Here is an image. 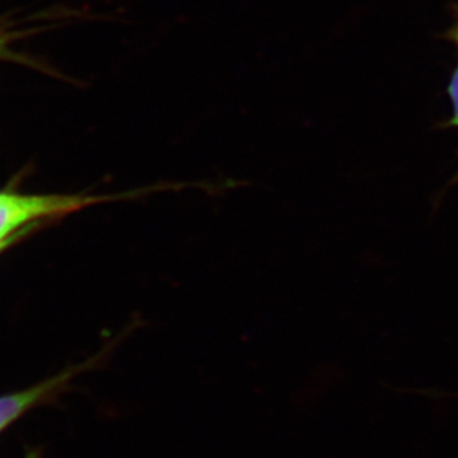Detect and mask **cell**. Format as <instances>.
Masks as SVG:
<instances>
[{
  "label": "cell",
  "instance_id": "6da1fadb",
  "mask_svg": "<svg viewBox=\"0 0 458 458\" xmlns=\"http://www.w3.org/2000/svg\"><path fill=\"white\" fill-rule=\"evenodd\" d=\"M130 195H26L0 191V243L24 239L48 221Z\"/></svg>",
  "mask_w": 458,
  "mask_h": 458
},
{
  "label": "cell",
  "instance_id": "7a4b0ae2",
  "mask_svg": "<svg viewBox=\"0 0 458 458\" xmlns=\"http://www.w3.org/2000/svg\"><path fill=\"white\" fill-rule=\"evenodd\" d=\"M448 91H450L451 101H453V106H454V117L451 121V125L458 126V65L454 74H453V79H451L450 89Z\"/></svg>",
  "mask_w": 458,
  "mask_h": 458
},
{
  "label": "cell",
  "instance_id": "3957f363",
  "mask_svg": "<svg viewBox=\"0 0 458 458\" xmlns=\"http://www.w3.org/2000/svg\"><path fill=\"white\" fill-rule=\"evenodd\" d=\"M0 60L20 61V63L26 61L24 56L21 58L20 54L9 49L8 39L2 33H0Z\"/></svg>",
  "mask_w": 458,
  "mask_h": 458
},
{
  "label": "cell",
  "instance_id": "277c9868",
  "mask_svg": "<svg viewBox=\"0 0 458 458\" xmlns=\"http://www.w3.org/2000/svg\"><path fill=\"white\" fill-rule=\"evenodd\" d=\"M20 241H22V239H13V241H8V242L0 243V254L6 251V250L13 247V245H15V243L20 242Z\"/></svg>",
  "mask_w": 458,
  "mask_h": 458
}]
</instances>
